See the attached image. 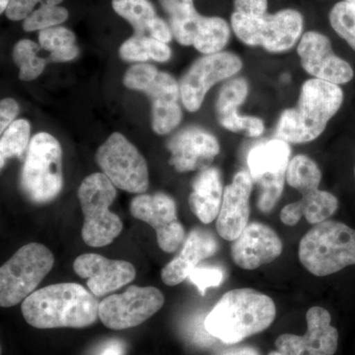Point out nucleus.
I'll return each instance as SVG.
<instances>
[{
    "label": "nucleus",
    "instance_id": "1",
    "mask_svg": "<svg viewBox=\"0 0 355 355\" xmlns=\"http://www.w3.org/2000/svg\"><path fill=\"white\" fill-rule=\"evenodd\" d=\"M99 305L95 295L80 284L64 282L35 291L23 301L21 311L34 328L83 329L97 321Z\"/></svg>",
    "mask_w": 355,
    "mask_h": 355
},
{
    "label": "nucleus",
    "instance_id": "2",
    "mask_svg": "<svg viewBox=\"0 0 355 355\" xmlns=\"http://www.w3.org/2000/svg\"><path fill=\"white\" fill-rule=\"evenodd\" d=\"M272 298L250 288L224 294L205 320V331L226 345H234L265 331L275 321Z\"/></svg>",
    "mask_w": 355,
    "mask_h": 355
},
{
    "label": "nucleus",
    "instance_id": "3",
    "mask_svg": "<svg viewBox=\"0 0 355 355\" xmlns=\"http://www.w3.org/2000/svg\"><path fill=\"white\" fill-rule=\"evenodd\" d=\"M343 102L340 85L321 79H308L301 87L297 106L280 114L277 139L288 144H309L326 130Z\"/></svg>",
    "mask_w": 355,
    "mask_h": 355
},
{
    "label": "nucleus",
    "instance_id": "4",
    "mask_svg": "<svg viewBox=\"0 0 355 355\" xmlns=\"http://www.w3.org/2000/svg\"><path fill=\"white\" fill-rule=\"evenodd\" d=\"M299 260L316 277H326L354 266V229L342 222L316 224L300 241Z\"/></svg>",
    "mask_w": 355,
    "mask_h": 355
},
{
    "label": "nucleus",
    "instance_id": "5",
    "mask_svg": "<svg viewBox=\"0 0 355 355\" xmlns=\"http://www.w3.org/2000/svg\"><path fill=\"white\" fill-rule=\"evenodd\" d=\"M62 184V150L60 142L50 133L39 132L28 147L21 170V190L32 202L46 203L60 195Z\"/></svg>",
    "mask_w": 355,
    "mask_h": 355
},
{
    "label": "nucleus",
    "instance_id": "6",
    "mask_svg": "<svg viewBox=\"0 0 355 355\" xmlns=\"http://www.w3.org/2000/svg\"><path fill=\"white\" fill-rule=\"evenodd\" d=\"M231 27L238 39L250 46L279 53L293 48L302 37L304 19L295 9H282L263 16L233 12Z\"/></svg>",
    "mask_w": 355,
    "mask_h": 355
},
{
    "label": "nucleus",
    "instance_id": "7",
    "mask_svg": "<svg viewBox=\"0 0 355 355\" xmlns=\"http://www.w3.org/2000/svg\"><path fill=\"white\" fill-rule=\"evenodd\" d=\"M84 223L83 239L90 247L107 246L121 234L123 222L109 209L116 198L114 184L104 173L86 177L78 189Z\"/></svg>",
    "mask_w": 355,
    "mask_h": 355
},
{
    "label": "nucleus",
    "instance_id": "8",
    "mask_svg": "<svg viewBox=\"0 0 355 355\" xmlns=\"http://www.w3.org/2000/svg\"><path fill=\"white\" fill-rule=\"evenodd\" d=\"M55 263L44 245L30 243L20 248L0 268V305L13 307L36 291Z\"/></svg>",
    "mask_w": 355,
    "mask_h": 355
},
{
    "label": "nucleus",
    "instance_id": "9",
    "mask_svg": "<svg viewBox=\"0 0 355 355\" xmlns=\"http://www.w3.org/2000/svg\"><path fill=\"white\" fill-rule=\"evenodd\" d=\"M291 155L288 142L280 139L256 144L248 154L249 174L261 189L258 207L265 214L272 211L282 197Z\"/></svg>",
    "mask_w": 355,
    "mask_h": 355
},
{
    "label": "nucleus",
    "instance_id": "10",
    "mask_svg": "<svg viewBox=\"0 0 355 355\" xmlns=\"http://www.w3.org/2000/svg\"><path fill=\"white\" fill-rule=\"evenodd\" d=\"M96 159L103 173L116 188L139 195L148 189L146 159L121 133H113L99 147Z\"/></svg>",
    "mask_w": 355,
    "mask_h": 355
},
{
    "label": "nucleus",
    "instance_id": "11",
    "mask_svg": "<svg viewBox=\"0 0 355 355\" xmlns=\"http://www.w3.org/2000/svg\"><path fill=\"white\" fill-rule=\"evenodd\" d=\"M164 295L153 286H132L121 294H113L100 302L99 318L111 330L139 326L164 305Z\"/></svg>",
    "mask_w": 355,
    "mask_h": 355
},
{
    "label": "nucleus",
    "instance_id": "12",
    "mask_svg": "<svg viewBox=\"0 0 355 355\" xmlns=\"http://www.w3.org/2000/svg\"><path fill=\"white\" fill-rule=\"evenodd\" d=\"M242 67L241 58L229 51H220L198 58L180 84L184 108L189 112H197L212 86L236 76Z\"/></svg>",
    "mask_w": 355,
    "mask_h": 355
},
{
    "label": "nucleus",
    "instance_id": "13",
    "mask_svg": "<svg viewBox=\"0 0 355 355\" xmlns=\"http://www.w3.org/2000/svg\"><path fill=\"white\" fill-rule=\"evenodd\" d=\"M130 214L155 230L158 246L166 253H175L186 240L184 226L177 216L176 202L163 193L139 195L130 202Z\"/></svg>",
    "mask_w": 355,
    "mask_h": 355
},
{
    "label": "nucleus",
    "instance_id": "14",
    "mask_svg": "<svg viewBox=\"0 0 355 355\" xmlns=\"http://www.w3.org/2000/svg\"><path fill=\"white\" fill-rule=\"evenodd\" d=\"M303 69L314 78L342 85L354 76L349 62L338 57L333 51L330 39L317 31L306 32L297 46Z\"/></svg>",
    "mask_w": 355,
    "mask_h": 355
},
{
    "label": "nucleus",
    "instance_id": "15",
    "mask_svg": "<svg viewBox=\"0 0 355 355\" xmlns=\"http://www.w3.org/2000/svg\"><path fill=\"white\" fill-rule=\"evenodd\" d=\"M308 329L304 336L284 334L275 340L282 355H334L338 349V333L331 324L330 313L312 307L306 314Z\"/></svg>",
    "mask_w": 355,
    "mask_h": 355
},
{
    "label": "nucleus",
    "instance_id": "16",
    "mask_svg": "<svg viewBox=\"0 0 355 355\" xmlns=\"http://www.w3.org/2000/svg\"><path fill=\"white\" fill-rule=\"evenodd\" d=\"M169 163L180 173L205 170L220 151L218 140L203 128L191 127L175 135L168 142Z\"/></svg>",
    "mask_w": 355,
    "mask_h": 355
},
{
    "label": "nucleus",
    "instance_id": "17",
    "mask_svg": "<svg viewBox=\"0 0 355 355\" xmlns=\"http://www.w3.org/2000/svg\"><path fill=\"white\" fill-rule=\"evenodd\" d=\"M74 272L87 279V286L96 297L118 291L130 284L137 275L132 263L127 261L110 260L97 254H83L73 263Z\"/></svg>",
    "mask_w": 355,
    "mask_h": 355
},
{
    "label": "nucleus",
    "instance_id": "18",
    "mask_svg": "<svg viewBox=\"0 0 355 355\" xmlns=\"http://www.w3.org/2000/svg\"><path fill=\"white\" fill-rule=\"evenodd\" d=\"M282 252L279 235L261 223L248 224L231 246V256L238 266L244 270H256L272 263Z\"/></svg>",
    "mask_w": 355,
    "mask_h": 355
},
{
    "label": "nucleus",
    "instance_id": "19",
    "mask_svg": "<svg viewBox=\"0 0 355 355\" xmlns=\"http://www.w3.org/2000/svg\"><path fill=\"white\" fill-rule=\"evenodd\" d=\"M253 186L249 172L241 171L224 189L220 211L216 218L217 232L223 239L234 241L249 224L250 197Z\"/></svg>",
    "mask_w": 355,
    "mask_h": 355
},
{
    "label": "nucleus",
    "instance_id": "20",
    "mask_svg": "<svg viewBox=\"0 0 355 355\" xmlns=\"http://www.w3.org/2000/svg\"><path fill=\"white\" fill-rule=\"evenodd\" d=\"M248 94L249 83L243 77L230 79L224 84L216 101L217 120L222 127L230 132L258 137L265 132L263 121L258 116L239 113V108L246 101Z\"/></svg>",
    "mask_w": 355,
    "mask_h": 355
},
{
    "label": "nucleus",
    "instance_id": "21",
    "mask_svg": "<svg viewBox=\"0 0 355 355\" xmlns=\"http://www.w3.org/2000/svg\"><path fill=\"white\" fill-rule=\"evenodd\" d=\"M153 104V128L158 135L171 132L181 123L179 100L181 90L176 79L167 72H158L155 78L144 88Z\"/></svg>",
    "mask_w": 355,
    "mask_h": 355
},
{
    "label": "nucleus",
    "instance_id": "22",
    "mask_svg": "<svg viewBox=\"0 0 355 355\" xmlns=\"http://www.w3.org/2000/svg\"><path fill=\"white\" fill-rule=\"evenodd\" d=\"M218 244L212 233L193 229L184 240L181 252L161 270V279L166 286H175L183 282L200 261L216 253Z\"/></svg>",
    "mask_w": 355,
    "mask_h": 355
},
{
    "label": "nucleus",
    "instance_id": "23",
    "mask_svg": "<svg viewBox=\"0 0 355 355\" xmlns=\"http://www.w3.org/2000/svg\"><path fill=\"white\" fill-rule=\"evenodd\" d=\"M114 12L127 20L135 29V35L153 37L169 43L172 32L169 25L161 19L149 0H113Z\"/></svg>",
    "mask_w": 355,
    "mask_h": 355
},
{
    "label": "nucleus",
    "instance_id": "24",
    "mask_svg": "<svg viewBox=\"0 0 355 355\" xmlns=\"http://www.w3.org/2000/svg\"><path fill=\"white\" fill-rule=\"evenodd\" d=\"M224 189L220 172L217 168L202 170L193 182L189 205L193 214L202 223L216 220L220 211Z\"/></svg>",
    "mask_w": 355,
    "mask_h": 355
},
{
    "label": "nucleus",
    "instance_id": "25",
    "mask_svg": "<svg viewBox=\"0 0 355 355\" xmlns=\"http://www.w3.org/2000/svg\"><path fill=\"white\" fill-rule=\"evenodd\" d=\"M338 207V198L333 193L318 189L303 193L301 200L286 205L280 212V219L286 225L294 226L305 216L306 220L316 225L333 216Z\"/></svg>",
    "mask_w": 355,
    "mask_h": 355
},
{
    "label": "nucleus",
    "instance_id": "26",
    "mask_svg": "<svg viewBox=\"0 0 355 355\" xmlns=\"http://www.w3.org/2000/svg\"><path fill=\"white\" fill-rule=\"evenodd\" d=\"M160 3L169 16L173 37L183 46H193L202 18L193 0H160Z\"/></svg>",
    "mask_w": 355,
    "mask_h": 355
},
{
    "label": "nucleus",
    "instance_id": "27",
    "mask_svg": "<svg viewBox=\"0 0 355 355\" xmlns=\"http://www.w3.org/2000/svg\"><path fill=\"white\" fill-rule=\"evenodd\" d=\"M120 55L127 62H144L153 60L165 62L171 58V50L167 44L153 37L133 35L121 44Z\"/></svg>",
    "mask_w": 355,
    "mask_h": 355
},
{
    "label": "nucleus",
    "instance_id": "28",
    "mask_svg": "<svg viewBox=\"0 0 355 355\" xmlns=\"http://www.w3.org/2000/svg\"><path fill=\"white\" fill-rule=\"evenodd\" d=\"M230 35V26L223 18L202 16L193 46L203 55H214L223 50Z\"/></svg>",
    "mask_w": 355,
    "mask_h": 355
},
{
    "label": "nucleus",
    "instance_id": "29",
    "mask_svg": "<svg viewBox=\"0 0 355 355\" xmlns=\"http://www.w3.org/2000/svg\"><path fill=\"white\" fill-rule=\"evenodd\" d=\"M76 41L73 32L60 26L43 30L39 34L40 46L50 51L55 62H69L76 58L79 53Z\"/></svg>",
    "mask_w": 355,
    "mask_h": 355
},
{
    "label": "nucleus",
    "instance_id": "30",
    "mask_svg": "<svg viewBox=\"0 0 355 355\" xmlns=\"http://www.w3.org/2000/svg\"><path fill=\"white\" fill-rule=\"evenodd\" d=\"M322 173L316 162L306 155L291 159L286 171V182L301 193L318 190L321 184Z\"/></svg>",
    "mask_w": 355,
    "mask_h": 355
},
{
    "label": "nucleus",
    "instance_id": "31",
    "mask_svg": "<svg viewBox=\"0 0 355 355\" xmlns=\"http://www.w3.org/2000/svg\"><path fill=\"white\" fill-rule=\"evenodd\" d=\"M30 123L26 120L13 121L0 140V167L12 157L22 158L30 139Z\"/></svg>",
    "mask_w": 355,
    "mask_h": 355
},
{
    "label": "nucleus",
    "instance_id": "32",
    "mask_svg": "<svg viewBox=\"0 0 355 355\" xmlns=\"http://www.w3.org/2000/svg\"><path fill=\"white\" fill-rule=\"evenodd\" d=\"M39 46L31 40H21L13 49V60L19 67V78L23 81H32L38 78L44 71L46 62L39 58Z\"/></svg>",
    "mask_w": 355,
    "mask_h": 355
},
{
    "label": "nucleus",
    "instance_id": "33",
    "mask_svg": "<svg viewBox=\"0 0 355 355\" xmlns=\"http://www.w3.org/2000/svg\"><path fill=\"white\" fill-rule=\"evenodd\" d=\"M329 19L334 31L355 51V6L350 2H338L331 9Z\"/></svg>",
    "mask_w": 355,
    "mask_h": 355
},
{
    "label": "nucleus",
    "instance_id": "34",
    "mask_svg": "<svg viewBox=\"0 0 355 355\" xmlns=\"http://www.w3.org/2000/svg\"><path fill=\"white\" fill-rule=\"evenodd\" d=\"M69 16L64 7L41 6L23 21V29L26 32L43 31L62 24L69 19Z\"/></svg>",
    "mask_w": 355,
    "mask_h": 355
},
{
    "label": "nucleus",
    "instance_id": "35",
    "mask_svg": "<svg viewBox=\"0 0 355 355\" xmlns=\"http://www.w3.org/2000/svg\"><path fill=\"white\" fill-rule=\"evenodd\" d=\"M188 279L198 287V291L203 296L209 287L220 286L224 279V273L217 266H198L191 270Z\"/></svg>",
    "mask_w": 355,
    "mask_h": 355
},
{
    "label": "nucleus",
    "instance_id": "36",
    "mask_svg": "<svg viewBox=\"0 0 355 355\" xmlns=\"http://www.w3.org/2000/svg\"><path fill=\"white\" fill-rule=\"evenodd\" d=\"M158 70L155 67L149 64H137L132 65L125 72L123 77V84L132 90L142 91L147 84L151 83L158 74Z\"/></svg>",
    "mask_w": 355,
    "mask_h": 355
},
{
    "label": "nucleus",
    "instance_id": "37",
    "mask_svg": "<svg viewBox=\"0 0 355 355\" xmlns=\"http://www.w3.org/2000/svg\"><path fill=\"white\" fill-rule=\"evenodd\" d=\"M38 3L41 0H10L6 10V17L11 21H24Z\"/></svg>",
    "mask_w": 355,
    "mask_h": 355
},
{
    "label": "nucleus",
    "instance_id": "38",
    "mask_svg": "<svg viewBox=\"0 0 355 355\" xmlns=\"http://www.w3.org/2000/svg\"><path fill=\"white\" fill-rule=\"evenodd\" d=\"M235 12L250 16L268 14V0H234Z\"/></svg>",
    "mask_w": 355,
    "mask_h": 355
},
{
    "label": "nucleus",
    "instance_id": "39",
    "mask_svg": "<svg viewBox=\"0 0 355 355\" xmlns=\"http://www.w3.org/2000/svg\"><path fill=\"white\" fill-rule=\"evenodd\" d=\"M19 113V106L15 100L7 98L0 103V132H6Z\"/></svg>",
    "mask_w": 355,
    "mask_h": 355
},
{
    "label": "nucleus",
    "instance_id": "40",
    "mask_svg": "<svg viewBox=\"0 0 355 355\" xmlns=\"http://www.w3.org/2000/svg\"><path fill=\"white\" fill-rule=\"evenodd\" d=\"M125 345L121 340H112L108 343L100 355H123Z\"/></svg>",
    "mask_w": 355,
    "mask_h": 355
},
{
    "label": "nucleus",
    "instance_id": "41",
    "mask_svg": "<svg viewBox=\"0 0 355 355\" xmlns=\"http://www.w3.org/2000/svg\"><path fill=\"white\" fill-rule=\"evenodd\" d=\"M217 355H261L260 352L256 349L251 347H235V349H230L224 350L221 354Z\"/></svg>",
    "mask_w": 355,
    "mask_h": 355
},
{
    "label": "nucleus",
    "instance_id": "42",
    "mask_svg": "<svg viewBox=\"0 0 355 355\" xmlns=\"http://www.w3.org/2000/svg\"><path fill=\"white\" fill-rule=\"evenodd\" d=\"M64 0H41V6H60Z\"/></svg>",
    "mask_w": 355,
    "mask_h": 355
},
{
    "label": "nucleus",
    "instance_id": "43",
    "mask_svg": "<svg viewBox=\"0 0 355 355\" xmlns=\"http://www.w3.org/2000/svg\"><path fill=\"white\" fill-rule=\"evenodd\" d=\"M9 1H10V0H0V12H6Z\"/></svg>",
    "mask_w": 355,
    "mask_h": 355
},
{
    "label": "nucleus",
    "instance_id": "44",
    "mask_svg": "<svg viewBox=\"0 0 355 355\" xmlns=\"http://www.w3.org/2000/svg\"><path fill=\"white\" fill-rule=\"evenodd\" d=\"M268 355H282V354H280V352H270V354Z\"/></svg>",
    "mask_w": 355,
    "mask_h": 355
},
{
    "label": "nucleus",
    "instance_id": "45",
    "mask_svg": "<svg viewBox=\"0 0 355 355\" xmlns=\"http://www.w3.org/2000/svg\"><path fill=\"white\" fill-rule=\"evenodd\" d=\"M345 1L350 2V3L354 4L355 6V0H345Z\"/></svg>",
    "mask_w": 355,
    "mask_h": 355
},
{
    "label": "nucleus",
    "instance_id": "46",
    "mask_svg": "<svg viewBox=\"0 0 355 355\" xmlns=\"http://www.w3.org/2000/svg\"><path fill=\"white\" fill-rule=\"evenodd\" d=\"M354 178H355V167H354Z\"/></svg>",
    "mask_w": 355,
    "mask_h": 355
}]
</instances>
